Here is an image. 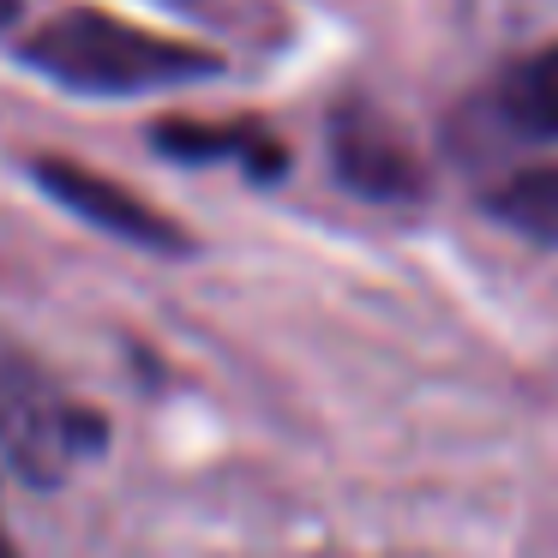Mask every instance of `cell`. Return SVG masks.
<instances>
[{"label": "cell", "mask_w": 558, "mask_h": 558, "mask_svg": "<svg viewBox=\"0 0 558 558\" xmlns=\"http://www.w3.org/2000/svg\"><path fill=\"white\" fill-rule=\"evenodd\" d=\"M31 174H37V186L54 205L85 217L90 229L114 234V241H126V246H145V253H186V234L174 229L150 198H138L133 186H121L114 174H97L73 157H37Z\"/></svg>", "instance_id": "obj_3"}, {"label": "cell", "mask_w": 558, "mask_h": 558, "mask_svg": "<svg viewBox=\"0 0 558 558\" xmlns=\"http://www.w3.org/2000/svg\"><path fill=\"white\" fill-rule=\"evenodd\" d=\"M13 19H19V0H0V31L13 25Z\"/></svg>", "instance_id": "obj_8"}, {"label": "cell", "mask_w": 558, "mask_h": 558, "mask_svg": "<svg viewBox=\"0 0 558 558\" xmlns=\"http://www.w3.org/2000/svg\"><path fill=\"white\" fill-rule=\"evenodd\" d=\"M0 558H13V546H7V541H0Z\"/></svg>", "instance_id": "obj_9"}, {"label": "cell", "mask_w": 558, "mask_h": 558, "mask_svg": "<svg viewBox=\"0 0 558 558\" xmlns=\"http://www.w3.org/2000/svg\"><path fill=\"white\" fill-rule=\"evenodd\" d=\"M25 61L43 78L85 90V97H138V90H174V85H198V78L222 73V61L210 49L157 37V31L126 25L114 13H90V7L31 31Z\"/></svg>", "instance_id": "obj_1"}, {"label": "cell", "mask_w": 558, "mask_h": 558, "mask_svg": "<svg viewBox=\"0 0 558 558\" xmlns=\"http://www.w3.org/2000/svg\"><path fill=\"white\" fill-rule=\"evenodd\" d=\"M109 445V426L73 402L31 354L0 342V450L31 486L66 481L73 462Z\"/></svg>", "instance_id": "obj_2"}, {"label": "cell", "mask_w": 558, "mask_h": 558, "mask_svg": "<svg viewBox=\"0 0 558 558\" xmlns=\"http://www.w3.org/2000/svg\"><path fill=\"white\" fill-rule=\"evenodd\" d=\"M486 210H493L505 229L529 234V241H541V246H558V162L553 169L510 174L505 186H493Z\"/></svg>", "instance_id": "obj_7"}, {"label": "cell", "mask_w": 558, "mask_h": 558, "mask_svg": "<svg viewBox=\"0 0 558 558\" xmlns=\"http://www.w3.org/2000/svg\"><path fill=\"white\" fill-rule=\"evenodd\" d=\"M498 114L534 145H558V43L510 66L498 85Z\"/></svg>", "instance_id": "obj_6"}, {"label": "cell", "mask_w": 558, "mask_h": 558, "mask_svg": "<svg viewBox=\"0 0 558 558\" xmlns=\"http://www.w3.org/2000/svg\"><path fill=\"white\" fill-rule=\"evenodd\" d=\"M330 169L354 198H373V205H409L426 193V169L409 150V138L366 102L330 114Z\"/></svg>", "instance_id": "obj_4"}, {"label": "cell", "mask_w": 558, "mask_h": 558, "mask_svg": "<svg viewBox=\"0 0 558 558\" xmlns=\"http://www.w3.org/2000/svg\"><path fill=\"white\" fill-rule=\"evenodd\" d=\"M150 145L162 150V157L174 162H234V169H246L253 181H270V174H282V145L265 133V126H246V121H157L150 126Z\"/></svg>", "instance_id": "obj_5"}]
</instances>
